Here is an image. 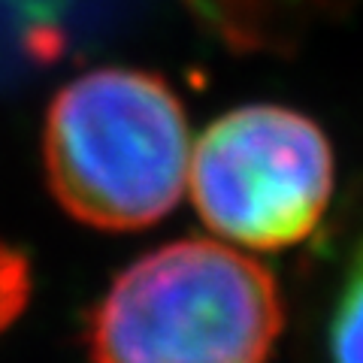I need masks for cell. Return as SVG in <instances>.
Segmentation results:
<instances>
[{"label":"cell","mask_w":363,"mask_h":363,"mask_svg":"<svg viewBox=\"0 0 363 363\" xmlns=\"http://www.w3.org/2000/svg\"><path fill=\"white\" fill-rule=\"evenodd\" d=\"M191 130L157 73L100 67L70 79L45 112L43 161L55 200L100 230H143L188 191Z\"/></svg>","instance_id":"1"},{"label":"cell","mask_w":363,"mask_h":363,"mask_svg":"<svg viewBox=\"0 0 363 363\" xmlns=\"http://www.w3.org/2000/svg\"><path fill=\"white\" fill-rule=\"evenodd\" d=\"M333 145L288 106L252 104L224 112L194 140L188 191L215 240L242 252L300 245L333 200Z\"/></svg>","instance_id":"3"},{"label":"cell","mask_w":363,"mask_h":363,"mask_svg":"<svg viewBox=\"0 0 363 363\" xmlns=\"http://www.w3.org/2000/svg\"><path fill=\"white\" fill-rule=\"evenodd\" d=\"M327 363H363V240L348 255L327 315Z\"/></svg>","instance_id":"4"},{"label":"cell","mask_w":363,"mask_h":363,"mask_svg":"<svg viewBox=\"0 0 363 363\" xmlns=\"http://www.w3.org/2000/svg\"><path fill=\"white\" fill-rule=\"evenodd\" d=\"M28 291H30V269L25 257L13 252V248L0 245V330H6L21 315L28 303Z\"/></svg>","instance_id":"5"},{"label":"cell","mask_w":363,"mask_h":363,"mask_svg":"<svg viewBox=\"0 0 363 363\" xmlns=\"http://www.w3.org/2000/svg\"><path fill=\"white\" fill-rule=\"evenodd\" d=\"M281 324V288L255 255L191 236L118 272L91 351L94 363H267Z\"/></svg>","instance_id":"2"}]
</instances>
